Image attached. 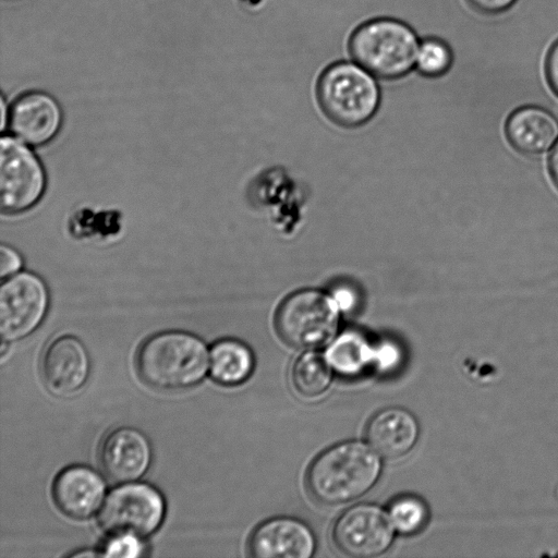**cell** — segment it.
Wrapping results in <instances>:
<instances>
[{"label":"cell","instance_id":"4316f807","mask_svg":"<svg viewBox=\"0 0 558 558\" xmlns=\"http://www.w3.org/2000/svg\"><path fill=\"white\" fill-rule=\"evenodd\" d=\"M517 0H468L477 11L487 14L500 13L514 4Z\"/></svg>","mask_w":558,"mask_h":558},{"label":"cell","instance_id":"ffe728a7","mask_svg":"<svg viewBox=\"0 0 558 558\" xmlns=\"http://www.w3.org/2000/svg\"><path fill=\"white\" fill-rule=\"evenodd\" d=\"M388 514L395 529L404 535L420 532L428 519L425 502L412 495H403L393 499L389 506Z\"/></svg>","mask_w":558,"mask_h":558},{"label":"cell","instance_id":"9a60e30c","mask_svg":"<svg viewBox=\"0 0 558 558\" xmlns=\"http://www.w3.org/2000/svg\"><path fill=\"white\" fill-rule=\"evenodd\" d=\"M371 447L386 459H399L415 446L420 427L415 416L402 408H386L375 413L366 425Z\"/></svg>","mask_w":558,"mask_h":558},{"label":"cell","instance_id":"6da1fadb","mask_svg":"<svg viewBox=\"0 0 558 558\" xmlns=\"http://www.w3.org/2000/svg\"><path fill=\"white\" fill-rule=\"evenodd\" d=\"M209 356L198 336L166 330L146 338L135 354L138 377L160 391H180L197 385L206 375Z\"/></svg>","mask_w":558,"mask_h":558},{"label":"cell","instance_id":"7402d4cb","mask_svg":"<svg viewBox=\"0 0 558 558\" xmlns=\"http://www.w3.org/2000/svg\"><path fill=\"white\" fill-rule=\"evenodd\" d=\"M144 551V544L140 537L122 534L112 535V538L104 546L100 556L133 558L142 556Z\"/></svg>","mask_w":558,"mask_h":558},{"label":"cell","instance_id":"f1b7e54d","mask_svg":"<svg viewBox=\"0 0 558 558\" xmlns=\"http://www.w3.org/2000/svg\"><path fill=\"white\" fill-rule=\"evenodd\" d=\"M0 108H1V131H4L5 130V125L8 124V120H7V117H9V109L7 110V104L3 99V97H1V101H0Z\"/></svg>","mask_w":558,"mask_h":558},{"label":"cell","instance_id":"44dd1931","mask_svg":"<svg viewBox=\"0 0 558 558\" xmlns=\"http://www.w3.org/2000/svg\"><path fill=\"white\" fill-rule=\"evenodd\" d=\"M452 52L449 46L437 38H427L420 43L415 66L428 77L444 75L452 64Z\"/></svg>","mask_w":558,"mask_h":558},{"label":"cell","instance_id":"d6986e66","mask_svg":"<svg viewBox=\"0 0 558 558\" xmlns=\"http://www.w3.org/2000/svg\"><path fill=\"white\" fill-rule=\"evenodd\" d=\"M331 366L323 354L305 352L294 363L291 378L294 389L305 398H317L330 386Z\"/></svg>","mask_w":558,"mask_h":558},{"label":"cell","instance_id":"30bf717a","mask_svg":"<svg viewBox=\"0 0 558 558\" xmlns=\"http://www.w3.org/2000/svg\"><path fill=\"white\" fill-rule=\"evenodd\" d=\"M90 374V356L85 344L74 336H61L45 349L40 376L54 396L69 397L80 391Z\"/></svg>","mask_w":558,"mask_h":558},{"label":"cell","instance_id":"52a82bcc","mask_svg":"<svg viewBox=\"0 0 558 558\" xmlns=\"http://www.w3.org/2000/svg\"><path fill=\"white\" fill-rule=\"evenodd\" d=\"M45 169L35 153L19 138L0 140V208L5 215L29 210L46 190Z\"/></svg>","mask_w":558,"mask_h":558},{"label":"cell","instance_id":"5bb4252c","mask_svg":"<svg viewBox=\"0 0 558 558\" xmlns=\"http://www.w3.org/2000/svg\"><path fill=\"white\" fill-rule=\"evenodd\" d=\"M106 484L100 474L86 465H70L56 476L51 494L57 508L66 517L84 520L100 507Z\"/></svg>","mask_w":558,"mask_h":558},{"label":"cell","instance_id":"3957f363","mask_svg":"<svg viewBox=\"0 0 558 558\" xmlns=\"http://www.w3.org/2000/svg\"><path fill=\"white\" fill-rule=\"evenodd\" d=\"M420 40L405 23L378 17L361 24L349 39L352 59L376 77L396 80L415 66Z\"/></svg>","mask_w":558,"mask_h":558},{"label":"cell","instance_id":"277c9868","mask_svg":"<svg viewBox=\"0 0 558 558\" xmlns=\"http://www.w3.org/2000/svg\"><path fill=\"white\" fill-rule=\"evenodd\" d=\"M316 90L326 116L343 126L352 128L367 122L380 101L374 75L355 61L330 64L320 74Z\"/></svg>","mask_w":558,"mask_h":558},{"label":"cell","instance_id":"9c48e42d","mask_svg":"<svg viewBox=\"0 0 558 558\" xmlns=\"http://www.w3.org/2000/svg\"><path fill=\"white\" fill-rule=\"evenodd\" d=\"M395 526L381 508L360 504L347 509L336 521L333 542L348 556L368 558L384 554L392 544Z\"/></svg>","mask_w":558,"mask_h":558},{"label":"cell","instance_id":"8fae6325","mask_svg":"<svg viewBox=\"0 0 558 558\" xmlns=\"http://www.w3.org/2000/svg\"><path fill=\"white\" fill-rule=\"evenodd\" d=\"M153 447L147 436L131 426L109 432L98 449L99 465L105 475L117 483L140 480L149 469Z\"/></svg>","mask_w":558,"mask_h":558},{"label":"cell","instance_id":"7c38bea8","mask_svg":"<svg viewBox=\"0 0 558 558\" xmlns=\"http://www.w3.org/2000/svg\"><path fill=\"white\" fill-rule=\"evenodd\" d=\"M62 119L61 107L54 97L46 92L31 90L11 104L8 125L23 143L41 146L56 137Z\"/></svg>","mask_w":558,"mask_h":558},{"label":"cell","instance_id":"8992f818","mask_svg":"<svg viewBox=\"0 0 558 558\" xmlns=\"http://www.w3.org/2000/svg\"><path fill=\"white\" fill-rule=\"evenodd\" d=\"M166 505L162 495L145 483H124L106 497L99 523L111 535L129 534L146 537L163 521Z\"/></svg>","mask_w":558,"mask_h":558},{"label":"cell","instance_id":"83f0119b","mask_svg":"<svg viewBox=\"0 0 558 558\" xmlns=\"http://www.w3.org/2000/svg\"><path fill=\"white\" fill-rule=\"evenodd\" d=\"M548 168H549V174L558 187V142L556 143L555 147L551 150V154L549 156L548 160Z\"/></svg>","mask_w":558,"mask_h":558},{"label":"cell","instance_id":"484cf974","mask_svg":"<svg viewBox=\"0 0 558 558\" xmlns=\"http://www.w3.org/2000/svg\"><path fill=\"white\" fill-rule=\"evenodd\" d=\"M545 73L549 87L558 96V40L548 51L545 62Z\"/></svg>","mask_w":558,"mask_h":558},{"label":"cell","instance_id":"cb8c5ba5","mask_svg":"<svg viewBox=\"0 0 558 558\" xmlns=\"http://www.w3.org/2000/svg\"><path fill=\"white\" fill-rule=\"evenodd\" d=\"M23 259L21 254L7 244L0 247V277L4 279L21 271Z\"/></svg>","mask_w":558,"mask_h":558},{"label":"cell","instance_id":"603a6c76","mask_svg":"<svg viewBox=\"0 0 558 558\" xmlns=\"http://www.w3.org/2000/svg\"><path fill=\"white\" fill-rule=\"evenodd\" d=\"M401 359V352L393 342L385 341L376 345L375 367L380 371H389L397 366Z\"/></svg>","mask_w":558,"mask_h":558},{"label":"cell","instance_id":"e0dca14e","mask_svg":"<svg viewBox=\"0 0 558 558\" xmlns=\"http://www.w3.org/2000/svg\"><path fill=\"white\" fill-rule=\"evenodd\" d=\"M254 363L252 350L236 339H221L213 344L209 352L210 376L223 386L244 383L251 376Z\"/></svg>","mask_w":558,"mask_h":558},{"label":"cell","instance_id":"4fadbf2b","mask_svg":"<svg viewBox=\"0 0 558 558\" xmlns=\"http://www.w3.org/2000/svg\"><path fill=\"white\" fill-rule=\"evenodd\" d=\"M247 547L250 555L256 558H310L315 551L316 539L303 521L277 517L254 529Z\"/></svg>","mask_w":558,"mask_h":558},{"label":"cell","instance_id":"ba28073f","mask_svg":"<svg viewBox=\"0 0 558 558\" xmlns=\"http://www.w3.org/2000/svg\"><path fill=\"white\" fill-rule=\"evenodd\" d=\"M49 292L44 280L31 271H19L0 286V333L15 341L29 336L46 317Z\"/></svg>","mask_w":558,"mask_h":558},{"label":"cell","instance_id":"5b68a950","mask_svg":"<svg viewBox=\"0 0 558 558\" xmlns=\"http://www.w3.org/2000/svg\"><path fill=\"white\" fill-rule=\"evenodd\" d=\"M339 312L330 294L301 290L280 304L275 317L276 330L290 347L320 348L333 340L339 327Z\"/></svg>","mask_w":558,"mask_h":558},{"label":"cell","instance_id":"ac0fdd59","mask_svg":"<svg viewBox=\"0 0 558 558\" xmlns=\"http://www.w3.org/2000/svg\"><path fill=\"white\" fill-rule=\"evenodd\" d=\"M376 345L361 332L347 330L326 351L330 366L340 375L355 377L364 373L368 366L375 367Z\"/></svg>","mask_w":558,"mask_h":558},{"label":"cell","instance_id":"d4e9b609","mask_svg":"<svg viewBox=\"0 0 558 558\" xmlns=\"http://www.w3.org/2000/svg\"><path fill=\"white\" fill-rule=\"evenodd\" d=\"M330 295L340 312H351L355 310L359 304L357 291L348 283H339L330 292Z\"/></svg>","mask_w":558,"mask_h":558},{"label":"cell","instance_id":"7a4b0ae2","mask_svg":"<svg viewBox=\"0 0 558 558\" xmlns=\"http://www.w3.org/2000/svg\"><path fill=\"white\" fill-rule=\"evenodd\" d=\"M381 462L374 449L350 440L317 456L308 466L306 486L320 504L337 506L366 494L378 481Z\"/></svg>","mask_w":558,"mask_h":558},{"label":"cell","instance_id":"2e32d148","mask_svg":"<svg viewBox=\"0 0 558 558\" xmlns=\"http://www.w3.org/2000/svg\"><path fill=\"white\" fill-rule=\"evenodd\" d=\"M509 143L525 155L542 154L558 138V120L548 110L524 106L514 110L506 122Z\"/></svg>","mask_w":558,"mask_h":558}]
</instances>
